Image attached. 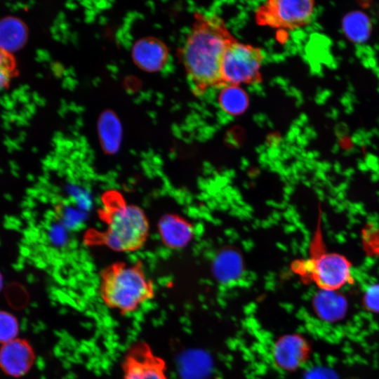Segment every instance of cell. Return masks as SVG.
<instances>
[{
    "label": "cell",
    "mask_w": 379,
    "mask_h": 379,
    "mask_svg": "<svg viewBox=\"0 0 379 379\" xmlns=\"http://www.w3.org/2000/svg\"><path fill=\"white\" fill-rule=\"evenodd\" d=\"M237 39L216 14L197 12L180 56L190 88L197 96L225 86L222 62L228 46Z\"/></svg>",
    "instance_id": "6da1fadb"
},
{
    "label": "cell",
    "mask_w": 379,
    "mask_h": 379,
    "mask_svg": "<svg viewBox=\"0 0 379 379\" xmlns=\"http://www.w3.org/2000/svg\"><path fill=\"white\" fill-rule=\"evenodd\" d=\"M102 208L99 215L106 227L95 237V244L117 252H133L143 247L149 237V225L140 207L111 192L105 195Z\"/></svg>",
    "instance_id": "7a4b0ae2"
},
{
    "label": "cell",
    "mask_w": 379,
    "mask_h": 379,
    "mask_svg": "<svg viewBox=\"0 0 379 379\" xmlns=\"http://www.w3.org/2000/svg\"><path fill=\"white\" fill-rule=\"evenodd\" d=\"M99 294L105 306L126 315L154 298L155 289L141 261L116 262L101 271Z\"/></svg>",
    "instance_id": "3957f363"
},
{
    "label": "cell",
    "mask_w": 379,
    "mask_h": 379,
    "mask_svg": "<svg viewBox=\"0 0 379 379\" xmlns=\"http://www.w3.org/2000/svg\"><path fill=\"white\" fill-rule=\"evenodd\" d=\"M321 211L306 258L295 260L293 272L305 284L313 283L322 291H335L352 284V263L343 255L328 251L321 230Z\"/></svg>",
    "instance_id": "277c9868"
},
{
    "label": "cell",
    "mask_w": 379,
    "mask_h": 379,
    "mask_svg": "<svg viewBox=\"0 0 379 379\" xmlns=\"http://www.w3.org/2000/svg\"><path fill=\"white\" fill-rule=\"evenodd\" d=\"M263 59L260 48L237 39L232 42L227 48L222 62L221 73L225 86L260 83Z\"/></svg>",
    "instance_id": "5b68a950"
},
{
    "label": "cell",
    "mask_w": 379,
    "mask_h": 379,
    "mask_svg": "<svg viewBox=\"0 0 379 379\" xmlns=\"http://www.w3.org/2000/svg\"><path fill=\"white\" fill-rule=\"evenodd\" d=\"M314 2L310 0H269L255 13L260 26L293 30L306 26L312 20Z\"/></svg>",
    "instance_id": "8992f818"
},
{
    "label": "cell",
    "mask_w": 379,
    "mask_h": 379,
    "mask_svg": "<svg viewBox=\"0 0 379 379\" xmlns=\"http://www.w3.org/2000/svg\"><path fill=\"white\" fill-rule=\"evenodd\" d=\"M123 379H168L166 361L145 342L134 343L122 364Z\"/></svg>",
    "instance_id": "52a82bcc"
},
{
    "label": "cell",
    "mask_w": 379,
    "mask_h": 379,
    "mask_svg": "<svg viewBox=\"0 0 379 379\" xmlns=\"http://www.w3.org/2000/svg\"><path fill=\"white\" fill-rule=\"evenodd\" d=\"M35 358L34 350L26 339L16 338L0 347V368L13 378L25 375L31 369Z\"/></svg>",
    "instance_id": "ba28073f"
},
{
    "label": "cell",
    "mask_w": 379,
    "mask_h": 379,
    "mask_svg": "<svg viewBox=\"0 0 379 379\" xmlns=\"http://www.w3.org/2000/svg\"><path fill=\"white\" fill-rule=\"evenodd\" d=\"M310 351L307 341L298 334L285 335L274 343L272 355L275 364L286 371H293L304 364Z\"/></svg>",
    "instance_id": "9c48e42d"
},
{
    "label": "cell",
    "mask_w": 379,
    "mask_h": 379,
    "mask_svg": "<svg viewBox=\"0 0 379 379\" xmlns=\"http://www.w3.org/2000/svg\"><path fill=\"white\" fill-rule=\"evenodd\" d=\"M132 58L136 65L148 72L161 70L168 59V50L164 42L154 37L138 39L132 48Z\"/></svg>",
    "instance_id": "30bf717a"
},
{
    "label": "cell",
    "mask_w": 379,
    "mask_h": 379,
    "mask_svg": "<svg viewBox=\"0 0 379 379\" xmlns=\"http://www.w3.org/2000/svg\"><path fill=\"white\" fill-rule=\"evenodd\" d=\"M158 228L162 242L171 248L185 246L193 236L192 225L175 214L164 215L159 220Z\"/></svg>",
    "instance_id": "8fae6325"
},
{
    "label": "cell",
    "mask_w": 379,
    "mask_h": 379,
    "mask_svg": "<svg viewBox=\"0 0 379 379\" xmlns=\"http://www.w3.org/2000/svg\"><path fill=\"white\" fill-rule=\"evenodd\" d=\"M313 305L317 314L326 321L340 319L346 310L345 298L335 291L321 290L314 297Z\"/></svg>",
    "instance_id": "7c38bea8"
},
{
    "label": "cell",
    "mask_w": 379,
    "mask_h": 379,
    "mask_svg": "<svg viewBox=\"0 0 379 379\" xmlns=\"http://www.w3.org/2000/svg\"><path fill=\"white\" fill-rule=\"evenodd\" d=\"M218 102L225 113L238 116L248 107L249 98L241 86L229 85L221 88L218 94Z\"/></svg>",
    "instance_id": "4fadbf2b"
},
{
    "label": "cell",
    "mask_w": 379,
    "mask_h": 379,
    "mask_svg": "<svg viewBox=\"0 0 379 379\" xmlns=\"http://www.w3.org/2000/svg\"><path fill=\"white\" fill-rule=\"evenodd\" d=\"M25 25L15 18H6L0 21V47L11 52L20 48L25 42Z\"/></svg>",
    "instance_id": "5bb4252c"
},
{
    "label": "cell",
    "mask_w": 379,
    "mask_h": 379,
    "mask_svg": "<svg viewBox=\"0 0 379 379\" xmlns=\"http://www.w3.org/2000/svg\"><path fill=\"white\" fill-rule=\"evenodd\" d=\"M121 124L116 114L109 110L102 112L98 122V135L104 147L114 151L119 146Z\"/></svg>",
    "instance_id": "9a60e30c"
},
{
    "label": "cell",
    "mask_w": 379,
    "mask_h": 379,
    "mask_svg": "<svg viewBox=\"0 0 379 379\" xmlns=\"http://www.w3.org/2000/svg\"><path fill=\"white\" fill-rule=\"evenodd\" d=\"M343 29L352 41L361 43L368 39L371 34V24L364 13L353 11L345 16Z\"/></svg>",
    "instance_id": "2e32d148"
},
{
    "label": "cell",
    "mask_w": 379,
    "mask_h": 379,
    "mask_svg": "<svg viewBox=\"0 0 379 379\" xmlns=\"http://www.w3.org/2000/svg\"><path fill=\"white\" fill-rule=\"evenodd\" d=\"M213 269L218 279L222 281L234 279L241 273L242 260L237 251L225 249L217 255Z\"/></svg>",
    "instance_id": "e0dca14e"
},
{
    "label": "cell",
    "mask_w": 379,
    "mask_h": 379,
    "mask_svg": "<svg viewBox=\"0 0 379 379\" xmlns=\"http://www.w3.org/2000/svg\"><path fill=\"white\" fill-rule=\"evenodd\" d=\"M16 73V62L13 55L0 47V90L8 86Z\"/></svg>",
    "instance_id": "ac0fdd59"
},
{
    "label": "cell",
    "mask_w": 379,
    "mask_h": 379,
    "mask_svg": "<svg viewBox=\"0 0 379 379\" xmlns=\"http://www.w3.org/2000/svg\"><path fill=\"white\" fill-rule=\"evenodd\" d=\"M19 331V324L11 313L0 310V344H5L16 338Z\"/></svg>",
    "instance_id": "d6986e66"
},
{
    "label": "cell",
    "mask_w": 379,
    "mask_h": 379,
    "mask_svg": "<svg viewBox=\"0 0 379 379\" xmlns=\"http://www.w3.org/2000/svg\"><path fill=\"white\" fill-rule=\"evenodd\" d=\"M364 304L368 309L379 312V284L367 289L364 295Z\"/></svg>",
    "instance_id": "ffe728a7"
},
{
    "label": "cell",
    "mask_w": 379,
    "mask_h": 379,
    "mask_svg": "<svg viewBox=\"0 0 379 379\" xmlns=\"http://www.w3.org/2000/svg\"><path fill=\"white\" fill-rule=\"evenodd\" d=\"M1 286H2V278H1V277L0 275V290L1 288Z\"/></svg>",
    "instance_id": "44dd1931"
}]
</instances>
